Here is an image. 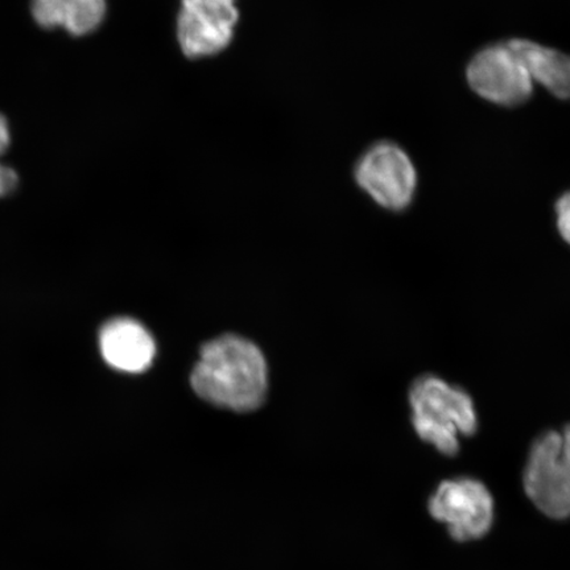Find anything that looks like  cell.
I'll list each match as a JSON object with an SVG mask.
<instances>
[{
  "instance_id": "52a82bcc",
  "label": "cell",
  "mask_w": 570,
  "mask_h": 570,
  "mask_svg": "<svg viewBox=\"0 0 570 570\" xmlns=\"http://www.w3.org/2000/svg\"><path fill=\"white\" fill-rule=\"evenodd\" d=\"M239 20L237 0H181L177 40L189 59H205L232 45Z\"/></svg>"
},
{
  "instance_id": "30bf717a",
  "label": "cell",
  "mask_w": 570,
  "mask_h": 570,
  "mask_svg": "<svg viewBox=\"0 0 570 570\" xmlns=\"http://www.w3.org/2000/svg\"><path fill=\"white\" fill-rule=\"evenodd\" d=\"M106 9V0H32L33 18L41 27H61L75 36L96 31Z\"/></svg>"
},
{
  "instance_id": "8992f818",
  "label": "cell",
  "mask_w": 570,
  "mask_h": 570,
  "mask_svg": "<svg viewBox=\"0 0 570 570\" xmlns=\"http://www.w3.org/2000/svg\"><path fill=\"white\" fill-rule=\"evenodd\" d=\"M432 518L459 541L481 539L494 520V499L487 484L460 476L439 484L428 503Z\"/></svg>"
},
{
  "instance_id": "7c38bea8",
  "label": "cell",
  "mask_w": 570,
  "mask_h": 570,
  "mask_svg": "<svg viewBox=\"0 0 570 570\" xmlns=\"http://www.w3.org/2000/svg\"><path fill=\"white\" fill-rule=\"evenodd\" d=\"M556 227L561 238L570 246V189L554 204Z\"/></svg>"
},
{
  "instance_id": "5b68a950",
  "label": "cell",
  "mask_w": 570,
  "mask_h": 570,
  "mask_svg": "<svg viewBox=\"0 0 570 570\" xmlns=\"http://www.w3.org/2000/svg\"><path fill=\"white\" fill-rule=\"evenodd\" d=\"M465 78L476 97L503 109L523 106L533 96L529 70L508 40L490 42L470 57Z\"/></svg>"
},
{
  "instance_id": "9c48e42d",
  "label": "cell",
  "mask_w": 570,
  "mask_h": 570,
  "mask_svg": "<svg viewBox=\"0 0 570 570\" xmlns=\"http://www.w3.org/2000/svg\"><path fill=\"white\" fill-rule=\"evenodd\" d=\"M524 62L533 83L559 101H570V55L531 39L508 40Z\"/></svg>"
},
{
  "instance_id": "8fae6325",
  "label": "cell",
  "mask_w": 570,
  "mask_h": 570,
  "mask_svg": "<svg viewBox=\"0 0 570 570\" xmlns=\"http://www.w3.org/2000/svg\"><path fill=\"white\" fill-rule=\"evenodd\" d=\"M10 130L7 120L0 116V155L10 146ZM19 177L12 169L0 164V197L11 194L18 187Z\"/></svg>"
},
{
  "instance_id": "6da1fadb",
  "label": "cell",
  "mask_w": 570,
  "mask_h": 570,
  "mask_svg": "<svg viewBox=\"0 0 570 570\" xmlns=\"http://www.w3.org/2000/svg\"><path fill=\"white\" fill-rule=\"evenodd\" d=\"M204 401L237 412L258 409L267 390L265 356L252 342L225 336L209 342L191 374Z\"/></svg>"
},
{
  "instance_id": "277c9868",
  "label": "cell",
  "mask_w": 570,
  "mask_h": 570,
  "mask_svg": "<svg viewBox=\"0 0 570 570\" xmlns=\"http://www.w3.org/2000/svg\"><path fill=\"white\" fill-rule=\"evenodd\" d=\"M354 180L376 205L402 213L415 202L419 176L407 151L392 140H380L360 156Z\"/></svg>"
},
{
  "instance_id": "3957f363",
  "label": "cell",
  "mask_w": 570,
  "mask_h": 570,
  "mask_svg": "<svg viewBox=\"0 0 570 570\" xmlns=\"http://www.w3.org/2000/svg\"><path fill=\"white\" fill-rule=\"evenodd\" d=\"M523 488L544 515L570 518V424L541 433L533 441L524 466Z\"/></svg>"
},
{
  "instance_id": "ba28073f",
  "label": "cell",
  "mask_w": 570,
  "mask_h": 570,
  "mask_svg": "<svg viewBox=\"0 0 570 570\" xmlns=\"http://www.w3.org/2000/svg\"><path fill=\"white\" fill-rule=\"evenodd\" d=\"M99 346L107 365L132 374L151 366L156 353L151 334L132 318H116L107 323L99 334Z\"/></svg>"
},
{
  "instance_id": "7a4b0ae2",
  "label": "cell",
  "mask_w": 570,
  "mask_h": 570,
  "mask_svg": "<svg viewBox=\"0 0 570 570\" xmlns=\"http://www.w3.org/2000/svg\"><path fill=\"white\" fill-rule=\"evenodd\" d=\"M409 402L413 430L441 454H458L461 439L473 436L479 428L473 397L438 375L413 381Z\"/></svg>"
}]
</instances>
